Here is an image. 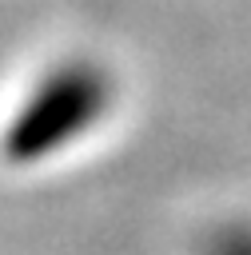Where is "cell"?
<instances>
[{
  "mask_svg": "<svg viewBox=\"0 0 251 255\" xmlns=\"http://www.w3.org/2000/svg\"><path fill=\"white\" fill-rule=\"evenodd\" d=\"M40 100H44V104H36V108L24 116V124H20V147H52V143L60 139V124H56V120H76V124H84L88 112H92L96 92L88 88L84 76H76V80L52 84L48 96H40Z\"/></svg>",
  "mask_w": 251,
  "mask_h": 255,
  "instance_id": "cell-1",
  "label": "cell"
}]
</instances>
